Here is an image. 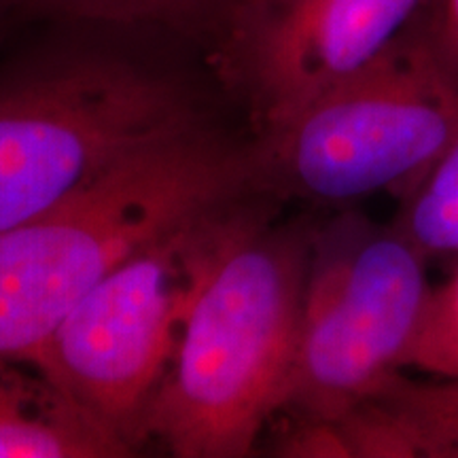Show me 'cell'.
I'll return each instance as SVG.
<instances>
[{
	"label": "cell",
	"instance_id": "obj_4",
	"mask_svg": "<svg viewBox=\"0 0 458 458\" xmlns=\"http://www.w3.org/2000/svg\"><path fill=\"white\" fill-rule=\"evenodd\" d=\"M458 134V77L411 17L363 71L246 142L250 187L283 204L401 198Z\"/></svg>",
	"mask_w": 458,
	"mask_h": 458
},
{
	"label": "cell",
	"instance_id": "obj_1",
	"mask_svg": "<svg viewBox=\"0 0 458 458\" xmlns=\"http://www.w3.org/2000/svg\"><path fill=\"white\" fill-rule=\"evenodd\" d=\"M272 206L216 263L140 439L179 458L255 454L293 368L314 223L274 221Z\"/></svg>",
	"mask_w": 458,
	"mask_h": 458
},
{
	"label": "cell",
	"instance_id": "obj_12",
	"mask_svg": "<svg viewBox=\"0 0 458 458\" xmlns=\"http://www.w3.org/2000/svg\"><path fill=\"white\" fill-rule=\"evenodd\" d=\"M405 371L458 380V266L442 284H433Z\"/></svg>",
	"mask_w": 458,
	"mask_h": 458
},
{
	"label": "cell",
	"instance_id": "obj_5",
	"mask_svg": "<svg viewBox=\"0 0 458 458\" xmlns=\"http://www.w3.org/2000/svg\"><path fill=\"white\" fill-rule=\"evenodd\" d=\"M246 196L159 236L83 297L32 368L131 450L189 317L229 244L276 206Z\"/></svg>",
	"mask_w": 458,
	"mask_h": 458
},
{
	"label": "cell",
	"instance_id": "obj_2",
	"mask_svg": "<svg viewBox=\"0 0 458 458\" xmlns=\"http://www.w3.org/2000/svg\"><path fill=\"white\" fill-rule=\"evenodd\" d=\"M246 196H257L246 142L202 128L0 232V357L32 368L57 325L114 267L191 216Z\"/></svg>",
	"mask_w": 458,
	"mask_h": 458
},
{
	"label": "cell",
	"instance_id": "obj_8",
	"mask_svg": "<svg viewBox=\"0 0 458 458\" xmlns=\"http://www.w3.org/2000/svg\"><path fill=\"white\" fill-rule=\"evenodd\" d=\"M335 422L348 458H458V380L401 371Z\"/></svg>",
	"mask_w": 458,
	"mask_h": 458
},
{
	"label": "cell",
	"instance_id": "obj_13",
	"mask_svg": "<svg viewBox=\"0 0 458 458\" xmlns=\"http://www.w3.org/2000/svg\"><path fill=\"white\" fill-rule=\"evenodd\" d=\"M414 21L439 62L458 77V0H422Z\"/></svg>",
	"mask_w": 458,
	"mask_h": 458
},
{
	"label": "cell",
	"instance_id": "obj_9",
	"mask_svg": "<svg viewBox=\"0 0 458 458\" xmlns=\"http://www.w3.org/2000/svg\"><path fill=\"white\" fill-rule=\"evenodd\" d=\"M134 450L30 365L0 357V458H117Z\"/></svg>",
	"mask_w": 458,
	"mask_h": 458
},
{
	"label": "cell",
	"instance_id": "obj_3",
	"mask_svg": "<svg viewBox=\"0 0 458 458\" xmlns=\"http://www.w3.org/2000/svg\"><path fill=\"white\" fill-rule=\"evenodd\" d=\"M202 128L193 89L136 57L83 49L0 66V232Z\"/></svg>",
	"mask_w": 458,
	"mask_h": 458
},
{
	"label": "cell",
	"instance_id": "obj_14",
	"mask_svg": "<svg viewBox=\"0 0 458 458\" xmlns=\"http://www.w3.org/2000/svg\"><path fill=\"white\" fill-rule=\"evenodd\" d=\"M20 4H26V3L24 0H0V28L4 26V21H7V17L11 15V11L20 7Z\"/></svg>",
	"mask_w": 458,
	"mask_h": 458
},
{
	"label": "cell",
	"instance_id": "obj_11",
	"mask_svg": "<svg viewBox=\"0 0 458 458\" xmlns=\"http://www.w3.org/2000/svg\"><path fill=\"white\" fill-rule=\"evenodd\" d=\"M83 21L165 28L213 41L233 0H24Z\"/></svg>",
	"mask_w": 458,
	"mask_h": 458
},
{
	"label": "cell",
	"instance_id": "obj_10",
	"mask_svg": "<svg viewBox=\"0 0 458 458\" xmlns=\"http://www.w3.org/2000/svg\"><path fill=\"white\" fill-rule=\"evenodd\" d=\"M399 199L393 227L428 261L458 257V134Z\"/></svg>",
	"mask_w": 458,
	"mask_h": 458
},
{
	"label": "cell",
	"instance_id": "obj_7",
	"mask_svg": "<svg viewBox=\"0 0 458 458\" xmlns=\"http://www.w3.org/2000/svg\"><path fill=\"white\" fill-rule=\"evenodd\" d=\"M422 0H233L210 41V62L249 111L272 128L363 71Z\"/></svg>",
	"mask_w": 458,
	"mask_h": 458
},
{
	"label": "cell",
	"instance_id": "obj_6",
	"mask_svg": "<svg viewBox=\"0 0 458 458\" xmlns=\"http://www.w3.org/2000/svg\"><path fill=\"white\" fill-rule=\"evenodd\" d=\"M393 223H314L293 368L278 414L337 420L405 371L433 283ZM276 414V416H278Z\"/></svg>",
	"mask_w": 458,
	"mask_h": 458
}]
</instances>
